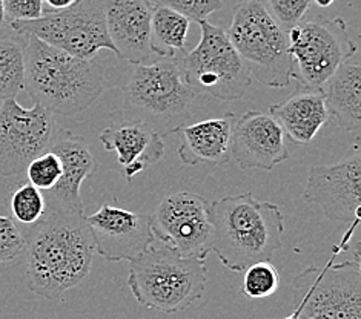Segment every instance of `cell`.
<instances>
[{
  "label": "cell",
  "instance_id": "f546056e",
  "mask_svg": "<svg viewBox=\"0 0 361 319\" xmlns=\"http://www.w3.org/2000/svg\"><path fill=\"white\" fill-rule=\"evenodd\" d=\"M6 23L36 20L44 15V0H4Z\"/></svg>",
  "mask_w": 361,
  "mask_h": 319
},
{
  "label": "cell",
  "instance_id": "2e32d148",
  "mask_svg": "<svg viewBox=\"0 0 361 319\" xmlns=\"http://www.w3.org/2000/svg\"><path fill=\"white\" fill-rule=\"evenodd\" d=\"M152 11L151 0H106V31L118 58L133 65L157 58L151 51Z\"/></svg>",
  "mask_w": 361,
  "mask_h": 319
},
{
  "label": "cell",
  "instance_id": "d4e9b609",
  "mask_svg": "<svg viewBox=\"0 0 361 319\" xmlns=\"http://www.w3.org/2000/svg\"><path fill=\"white\" fill-rule=\"evenodd\" d=\"M280 287V273L271 261L249 265L243 275L242 292L247 299L269 298Z\"/></svg>",
  "mask_w": 361,
  "mask_h": 319
},
{
  "label": "cell",
  "instance_id": "6da1fadb",
  "mask_svg": "<svg viewBox=\"0 0 361 319\" xmlns=\"http://www.w3.org/2000/svg\"><path fill=\"white\" fill-rule=\"evenodd\" d=\"M27 239V287L36 296L62 299L88 277L96 247L85 213L47 211Z\"/></svg>",
  "mask_w": 361,
  "mask_h": 319
},
{
  "label": "cell",
  "instance_id": "7c38bea8",
  "mask_svg": "<svg viewBox=\"0 0 361 319\" xmlns=\"http://www.w3.org/2000/svg\"><path fill=\"white\" fill-rule=\"evenodd\" d=\"M57 134L54 115L39 103L23 108L16 99L0 103V177L25 172L30 163L49 151Z\"/></svg>",
  "mask_w": 361,
  "mask_h": 319
},
{
  "label": "cell",
  "instance_id": "f1b7e54d",
  "mask_svg": "<svg viewBox=\"0 0 361 319\" xmlns=\"http://www.w3.org/2000/svg\"><path fill=\"white\" fill-rule=\"evenodd\" d=\"M27 249V239L16 223L0 215V265L16 260Z\"/></svg>",
  "mask_w": 361,
  "mask_h": 319
},
{
  "label": "cell",
  "instance_id": "5b68a950",
  "mask_svg": "<svg viewBox=\"0 0 361 319\" xmlns=\"http://www.w3.org/2000/svg\"><path fill=\"white\" fill-rule=\"evenodd\" d=\"M208 281L204 260L186 258L154 239L130 263L128 287L146 308L174 315L202 299Z\"/></svg>",
  "mask_w": 361,
  "mask_h": 319
},
{
  "label": "cell",
  "instance_id": "ac0fdd59",
  "mask_svg": "<svg viewBox=\"0 0 361 319\" xmlns=\"http://www.w3.org/2000/svg\"><path fill=\"white\" fill-rule=\"evenodd\" d=\"M99 140L106 151L117 154L123 175L131 181L143 169L156 165L165 155L161 135L139 120H120L103 129Z\"/></svg>",
  "mask_w": 361,
  "mask_h": 319
},
{
  "label": "cell",
  "instance_id": "ffe728a7",
  "mask_svg": "<svg viewBox=\"0 0 361 319\" xmlns=\"http://www.w3.org/2000/svg\"><path fill=\"white\" fill-rule=\"evenodd\" d=\"M269 115L297 144L311 143L331 120L323 89L302 85L285 101L271 105Z\"/></svg>",
  "mask_w": 361,
  "mask_h": 319
},
{
  "label": "cell",
  "instance_id": "277c9868",
  "mask_svg": "<svg viewBox=\"0 0 361 319\" xmlns=\"http://www.w3.org/2000/svg\"><path fill=\"white\" fill-rule=\"evenodd\" d=\"M182 57L134 65L122 86L126 118L139 120L160 135L176 134L186 125L197 92L185 80Z\"/></svg>",
  "mask_w": 361,
  "mask_h": 319
},
{
  "label": "cell",
  "instance_id": "83f0119b",
  "mask_svg": "<svg viewBox=\"0 0 361 319\" xmlns=\"http://www.w3.org/2000/svg\"><path fill=\"white\" fill-rule=\"evenodd\" d=\"M156 6L169 8L186 19L200 23L223 8V0H151Z\"/></svg>",
  "mask_w": 361,
  "mask_h": 319
},
{
  "label": "cell",
  "instance_id": "5bb4252c",
  "mask_svg": "<svg viewBox=\"0 0 361 319\" xmlns=\"http://www.w3.org/2000/svg\"><path fill=\"white\" fill-rule=\"evenodd\" d=\"M96 252L108 261H133L154 243L151 215L102 204L87 217Z\"/></svg>",
  "mask_w": 361,
  "mask_h": 319
},
{
  "label": "cell",
  "instance_id": "d6a6232c",
  "mask_svg": "<svg viewBox=\"0 0 361 319\" xmlns=\"http://www.w3.org/2000/svg\"><path fill=\"white\" fill-rule=\"evenodd\" d=\"M314 2L318 5V6H322V8H328V6H331L335 0H314Z\"/></svg>",
  "mask_w": 361,
  "mask_h": 319
},
{
  "label": "cell",
  "instance_id": "44dd1931",
  "mask_svg": "<svg viewBox=\"0 0 361 319\" xmlns=\"http://www.w3.org/2000/svg\"><path fill=\"white\" fill-rule=\"evenodd\" d=\"M323 94L329 115L349 132L361 126V65L357 54L343 63L324 83Z\"/></svg>",
  "mask_w": 361,
  "mask_h": 319
},
{
  "label": "cell",
  "instance_id": "3957f363",
  "mask_svg": "<svg viewBox=\"0 0 361 319\" xmlns=\"http://www.w3.org/2000/svg\"><path fill=\"white\" fill-rule=\"evenodd\" d=\"M25 89L51 114L77 115L106 89V74L94 60H82L27 37Z\"/></svg>",
  "mask_w": 361,
  "mask_h": 319
},
{
  "label": "cell",
  "instance_id": "30bf717a",
  "mask_svg": "<svg viewBox=\"0 0 361 319\" xmlns=\"http://www.w3.org/2000/svg\"><path fill=\"white\" fill-rule=\"evenodd\" d=\"M295 319H361V267L354 260L307 267L294 278Z\"/></svg>",
  "mask_w": 361,
  "mask_h": 319
},
{
  "label": "cell",
  "instance_id": "8992f818",
  "mask_svg": "<svg viewBox=\"0 0 361 319\" xmlns=\"http://www.w3.org/2000/svg\"><path fill=\"white\" fill-rule=\"evenodd\" d=\"M228 37L249 73L269 88H288L294 79L288 32L260 0H243L234 6Z\"/></svg>",
  "mask_w": 361,
  "mask_h": 319
},
{
  "label": "cell",
  "instance_id": "e575fe53",
  "mask_svg": "<svg viewBox=\"0 0 361 319\" xmlns=\"http://www.w3.org/2000/svg\"><path fill=\"white\" fill-rule=\"evenodd\" d=\"M105 2H106V0H105Z\"/></svg>",
  "mask_w": 361,
  "mask_h": 319
},
{
  "label": "cell",
  "instance_id": "4316f807",
  "mask_svg": "<svg viewBox=\"0 0 361 319\" xmlns=\"http://www.w3.org/2000/svg\"><path fill=\"white\" fill-rule=\"evenodd\" d=\"M260 2L279 23V27L286 32L305 19L312 5V0H260Z\"/></svg>",
  "mask_w": 361,
  "mask_h": 319
},
{
  "label": "cell",
  "instance_id": "7a4b0ae2",
  "mask_svg": "<svg viewBox=\"0 0 361 319\" xmlns=\"http://www.w3.org/2000/svg\"><path fill=\"white\" fill-rule=\"evenodd\" d=\"M212 250L219 261L232 272L271 261L283 247L285 218L277 204L260 201L251 194L225 195L211 203Z\"/></svg>",
  "mask_w": 361,
  "mask_h": 319
},
{
  "label": "cell",
  "instance_id": "4fadbf2b",
  "mask_svg": "<svg viewBox=\"0 0 361 319\" xmlns=\"http://www.w3.org/2000/svg\"><path fill=\"white\" fill-rule=\"evenodd\" d=\"M361 155L358 144L345 158L331 166H315L309 172L305 200L320 206L331 221H360Z\"/></svg>",
  "mask_w": 361,
  "mask_h": 319
},
{
  "label": "cell",
  "instance_id": "ba28073f",
  "mask_svg": "<svg viewBox=\"0 0 361 319\" xmlns=\"http://www.w3.org/2000/svg\"><path fill=\"white\" fill-rule=\"evenodd\" d=\"M199 25V43L182 57L186 83L197 96L206 92L219 100L243 99L252 85V75L232 46L228 32L209 20H202Z\"/></svg>",
  "mask_w": 361,
  "mask_h": 319
},
{
  "label": "cell",
  "instance_id": "cb8c5ba5",
  "mask_svg": "<svg viewBox=\"0 0 361 319\" xmlns=\"http://www.w3.org/2000/svg\"><path fill=\"white\" fill-rule=\"evenodd\" d=\"M10 208L13 217L22 224H36L47 213V201L44 192L37 187L27 183H22L14 189L10 200Z\"/></svg>",
  "mask_w": 361,
  "mask_h": 319
},
{
  "label": "cell",
  "instance_id": "e0dca14e",
  "mask_svg": "<svg viewBox=\"0 0 361 319\" xmlns=\"http://www.w3.org/2000/svg\"><path fill=\"white\" fill-rule=\"evenodd\" d=\"M49 151L62 163V177L45 195L47 209L83 213L80 187L96 170V158L88 143L71 131L57 129Z\"/></svg>",
  "mask_w": 361,
  "mask_h": 319
},
{
  "label": "cell",
  "instance_id": "8fae6325",
  "mask_svg": "<svg viewBox=\"0 0 361 319\" xmlns=\"http://www.w3.org/2000/svg\"><path fill=\"white\" fill-rule=\"evenodd\" d=\"M154 238L186 258L206 260L212 250L211 201L183 191L168 195L151 215Z\"/></svg>",
  "mask_w": 361,
  "mask_h": 319
},
{
  "label": "cell",
  "instance_id": "52a82bcc",
  "mask_svg": "<svg viewBox=\"0 0 361 319\" xmlns=\"http://www.w3.org/2000/svg\"><path fill=\"white\" fill-rule=\"evenodd\" d=\"M10 28L19 36H32L82 60H94L102 49L114 53L103 0H77L70 8L51 10L36 20L13 22Z\"/></svg>",
  "mask_w": 361,
  "mask_h": 319
},
{
  "label": "cell",
  "instance_id": "836d02e7",
  "mask_svg": "<svg viewBox=\"0 0 361 319\" xmlns=\"http://www.w3.org/2000/svg\"><path fill=\"white\" fill-rule=\"evenodd\" d=\"M286 319H295V316H294V315H290V316H289V318H286Z\"/></svg>",
  "mask_w": 361,
  "mask_h": 319
},
{
  "label": "cell",
  "instance_id": "7402d4cb",
  "mask_svg": "<svg viewBox=\"0 0 361 319\" xmlns=\"http://www.w3.org/2000/svg\"><path fill=\"white\" fill-rule=\"evenodd\" d=\"M191 20L169 8L156 6L151 17V51L160 58L186 53V37Z\"/></svg>",
  "mask_w": 361,
  "mask_h": 319
},
{
  "label": "cell",
  "instance_id": "9a60e30c",
  "mask_svg": "<svg viewBox=\"0 0 361 319\" xmlns=\"http://www.w3.org/2000/svg\"><path fill=\"white\" fill-rule=\"evenodd\" d=\"M285 139V132L274 117L260 111H246L235 120L231 157L245 170H272L289 158Z\"/></svg>",
  "mask_w": 361,
  "mask_h": 319
},
{
  "label": "cell",
  "instance_id": "9c48e42d",
  "mask_svg": "<svg viewBox=\"0 0 361 319\" xmlns=\"http://www.w3.org/2000/svg\"><path fill=\"white\" fill-rule=\"evenodd\" d=\"M294 79L302 86L322 89L338 68L357 54L346 23L340 17L314 15L288 31Z\"/></svg>",
  "mask_w": 361,
  "mask_h": 319
},
{
  "label": "cell",
  "instance_id": "1f68e13d",
  "mask_svg": "<svg viewBox=\"0 0 361 319\" xmlns=\"http://www.w3.org/2000/svg\"><path fill=\"white\" fill-rule=\"evenodd\" d=\"M5 11H4V0H0V30L5 27Z\"/></svg>",
  "mask_w": 361,
  "mask_h": 319
},
{
  "label": "cell",
  "instance_id": "484cf974",
  "mask_svg": "<svg viewBox=\"0 0 361 319\" xmlns=\"http://www.w3.org/2000/svg\"><path fill=\"white\" fill-rule=\"evenodd\" d=\"M25 172H27L30 184L37 187L40 192H48L62 177V163L54 152L48 151L34 158Z\"/></svg>",
  "mask_w": 361,
  "mask_h": 319
},
{
  "label": "cell",
  "instance_id": "4dcf8cb0",
  "mask_svg": "<svg viewBox=\"0 0 361 319\" xmlns=\"http://www.w3.org/2000/svg\"><path fill=\"white\" fill-rule=\"evenodd\" d=\"M44 2L48 4V6L51 10H65V8H70L71 5H74L77 0H44Z\"/></svg>",
  "mask_w": 361,
  "mask_h": 319
},
{
  "label": "cell",
  "instance_id": "603a6c76",
  "mask_svg": "<svg viewBox=\"0 0 361 319\" xmlns=\"http://www.w3.org/2000/svg\"><path fill=\"white\" fill-rule=\"evenodd\" d=\"M25 36L0 34V101L16 99L25 89Z\"/></svg>",
  "mask_w": 361,
  "mask_h": 319
},
{
  "label": "cell",
  "instance_id": "d6986e66",
  "mask_svg": "<svg viewBox=\"0 0 361 319\" xmlns=\"http://www.w3.org/2000/svg\"><path fill=\"white\" fill-rule=\"evenodd\" d=\"M235 114H228L208 118L194 125L180 126L176 134H180L178 157L188 166H221L231 160L232 131L235 125Z\"/></svg>",
  "mask_w": 361,
  "mask_h": 319
}]
</instances>
